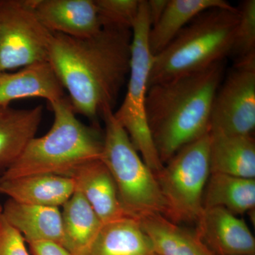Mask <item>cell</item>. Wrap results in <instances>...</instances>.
<instances>
[{"label":"cell","mask_w":255,"mask_h":255,"mask_svg":"<svg viewBox=\"0 0 255 255\" xmlns=\"http://www.w3.org/2000/svg\"><path fill=\"white\" fill-rule=\"evenodd\" d=\"M226 60L199 71L149 87L147 122L162 164L184 146L209 132L215 95L225 76Z\"/></svg>","instance_id":"obj_2"},{"label":"cell","mask_w":255,"mask_h":255,"mask_svg":"<svg viewBox=\"0 0 255 255\" xmlns=\"http://www.w3.org/2000/svg\"><path fill=\"white\" fill-rule=\"evenodd\" d=\"M1 212H2V206L0 204V215L1 214Z\"/></svg>","instance_id":"obj_28"},{"label":"cell","mask_w":255,"mask_h":255,"mask_svg":"<svg viewBox=\"0 0 255 255\" xmlns=\"http://www.w3.org/2000/svg\"><path fill=\"white\" fill-rule=\"evenodd\" d=\"M210 171L255 179V141L253 135L209 132Z\"/></svg>","instance_id":"obj_17"},{"label":"cell","mask_w":255,"mask_h":255,"mask_svg":"<svg viewBox=\"0 0 255 255\" xmlns=\"http://www.w3.org/2000/svg\"><path fill=\"white\" fill-rule=\"evenodd\" d=\"M238 21L236 7L213 8L197 15L168 46L154 55L149 87L226 60Z\"/></svg>","instance_id":"obj_4"},{"label":"cell","mask_w":255,"mask_h":255,"mask_svg":"<svg viewBox=\"0 0 255 255\" xmlns=\"http://www.w3.org/2000/svg\"><path fill=\"white\" fill-rule=\"evenodd\" d=\"M161 255H215L201 241L195 230L169 221L162 215L138 221Z\"/></svg>","instance_id":"obj_21"},{"label":"cell","mask_w":255,"mask_h":255,"mask_svg":"<svg viewBox=\"0 0 255 255\" xmlns=\"http://www.w3.org/2000/svg\"><path fill=\"white\" fill-rule=\"evenodd\" d=\"M235 7L226 0H168L158 21L150 26L148 45L152 55L164 49L197 15L213 8Z\"/></svg>","instance_id":"obj_19"},{"label":"cell","mask_w":255,"mask_h":255,"mask_svg":"<svg viewBox=\"0 0 255 255\" xmlns=\"http://www.w3.org/2000/svg\"><path fill=\"white\" fill-rule=\"evenodd\" d=\"M150 21L147 1L141 0L136 20L131 28L130 70L127 93L115 118L127 131L135 148L154 174L164 164L152 140L146 112V100L153 55L148 45Z\"/></svg>","instance_id":"obj_6"},{"label":"cell","mask_w":255,"mask_h":255,"mask_svg":"<svg viewBox=\"0 0 255 255\" xmlns=\"http://www.w3.org/2000/svg\"><path fill=\"white\" fill-rule=\"evenodd\" d=\"M24 238L0 215V255H30Z\"/></svg>","instance_id":"obj_25"},{"label":"cell","mask_w":255,"mask_h":255,"mask_svg":"<svg viewBox=\"0 0 255 255\" xmlns=\"http://www.w3.org/2000/svg\"><path fill=\"white\" fill-rule=\"evenodd\" d=\"M1 216L26 243L53 242L63 246L61 212L58 208L31 205L8 199Z\"/></svg>","instance_id":"obj_15"},{"label":"cell","mask_w":255,"mask_h":255,"mask_svg":"<svg viewBox=\"0 0 255 255\" xmlns=\"http://www.w3.org/2000/svg\"><path fill=\"white\" fill-rule=\"evenodd\" d=\"M52 35L38 18L34 0H0V70L48 62Z\"/></svg>","instance_id":"obj_8"},{"label":"cell","mask_w":255,"mask_h":255,"mask_svg":"<svg viewBox=\"0 0 255 255\" xmlns=\"http://www.w3.org/2000/svg\"><path fill=\"white\" fill-rule=\"evenodd\" d=\"M102 28L131 29L140 9L141 0H95Z\"/></svg>","instance_id":"obj_24"},{"label":"cell","mask_w":255,"mask_h":255,"mask_svg":"<svg viewBox=\"0 0 255 255\" xmlns=\"http://www.w3.org/2000/svg\"><path fill=\"white\" fill-rule=\"evenodd\" d=\"M63 207V246L73 255H88L103 223L78 191Z\"/></svg>","instance_id":"obj_18"},{"label":"cell","mask_w":255,"mask_h":255,"mask_svg":"<svg viewBox=\"0 0 255 255\" xmlns=\"http://www.w3.org/2000/svg\"><path fill=\"white\" fill-rule=\"evenodd\" d=\"M209 132L184 146L155 174L164 201L163 216L175 224L196 223L210 171Z\"/></svg>","instance_id":"obj_7"},{"label":"cell","mask_w":255,"mask_h":255,"mask_svg":"<svg viewBox=\"0 0 255 255\" xmlns=\"http://www.w3.org/2000/svg\"><path fill=\"white\" fill-rule=\"evenodd\" d=\"M67 177L73 179L75 190L87 199L103 224L131 219L124 211L113 177L102 159L84 162Z\"/></svg>","instance_id":"obj_11"},{"label":"cell","mask_w":255,"mask_h":255,"mask_svg":"<svg viewBox=\"0 0 255 255\" xmlns=\"http://www.w3.org/2000/svg\"><path fill=\"white\" fill-rule=\"evenodd\" d=\"M195 231L215 255H255V239L244 220L221 207L204 209Z\"/></svg>","instance_id":"obj_10"},{"label":"cell","mask_w":255,"mask_h":255,"mask_svg":"<svg viewBox=\"0 0 255 255\" xmlns=\"http://www.w3.org/2000/svg\"><path fill=\"white\" fill-rule=\"evenodd\" d=\"M114 112L107 111L102 117L105 130L101 159L113 177L124 211L137 221L153 215L163 216L164 201L155 174L132 145Z\"/></svg>","instance_id":"obj_5"},{"label":"cell","mask_w":255,"mask_h":255,"mask_svg":"<svg viewBox=\"0 0 255 255\" xmlns=\"http://www.w3.org/2000/svg\"><path fill=\"white\" fill-rule=\"evenodd\" d=\"M75 191L73 179L58 174H38L0 180V194L16 202L58 208Z\"/></svg>","instance_id":"obj_14"},{"label":"cell","mask_w":255,"mask_h":255,"mask_svg":"<svg viewBox=\"0 0 255 255\" xmlns=\"http://www.w3.org/2000/svg\"><path fill=\"white\" fill-rule=\"evenodd\" d=\"M202 204L204 209L223 208L236 216L254 211L255 179L211 173L204 189Z\"/></svg>","instance_id":"obj_22"},{"label":"cell","mask_w":255,"mask_h":255,"mask_svg":"<svg viewBox=\"0 0 255 255\" xmlns=\"http://www.w3.org/2000/svg\"><path fill=\"white\" fill-rule=\"evenodd\" d=\"M50 105L54 121L49 131L33 137L0 180L38 174L67 177L84 162L102 157L104 135L98 125L82 124L66 97Z\"/></svg>","instance_id":"obj_3"},{"label":"cell","mask_w":255,"mask_h":255,"mask_svg":"<svg viewBox=\"0 0 255 255\" xmlns=\"http://www.w3.org/2000/svg\"><path fill=\"white\" fill-rule=\"evenodd\" d=\"M255 128V58L233 64L215 95L209 132L253 135Z\"/></svg>","instance_id":"obj_9"},{"label":"cell","mask_w":255,"mask_h":255,"mask_svg":"<svg viewBox=\"0 0 255 255\" xmlns=\"http://www.w3.org/2000/svg\"><path fill=\"white\" fill-rule=\"evenodd\" d=\"M88 255H161L136 220L104 224Z\"/></svg>","instance_id":"obj_20"},{"label":"cell","mask_w":255,"mask_h":255,"mask_svg":"<svg viewBox=\"0 0 255 255\" xmlns=\"http://www.w3.org/2000/svg\"><path fill=\"white\" fill-rule=\"evenodd\" d=\"M64 90L49 62L32 64L17 71L0 70V106L31 97L51 104L65 97Z\"/></svg>","instance_id":"obj_13"},{"label":"cell","mask_w":255,"mask_h":255,"mask_svg":"<svg viewBox=\"0 0 255 255\" xmlns=\"http://www.w3.org/2000/svg\"><path fill=\"white\" fill-rule=\"evenodd\" d=\"M131 40V29L125 28L104 27L87 38L53 33L48 62L75 114L97 124L114 111L128 77Z\"/></svg>","instance_id":"obj_1"},{"label":"cell","mask_w":255,"mask_h":255,"mask_svg":"<svg viewBox=\"0 0 255 255\" xmlns=\"http://www.w3.org/2000/svg\"><path fill=\"white\" fill-rule=\"evenodd\" d=\"M168 0H149L147 1V12L151 26L158 21L162 16Z\"/></svg>","instance_id":"obj_27"},{"label":"cell","mask_w":255,"mask_h":255,"mask_svg":"<svg viewBox=\"0 0 255 255\" xmlns=\"http://www.w3.org/2000/svg\"><path fill=\"white\" fill-rule=\"evenodd\" d=\"M34 8L52 33L87 38L102 28L95 0H34Z\"/></svg>","instance_id":"obj_12"},{"label":"cell","mask_w":255,"mask_h":255,"mask_svg":"<svg viewBox=\"0 0 255 255\" xmlns=\"http://www.w3.org/2000/svg\"><path fill=\"white\" fill-rule=\"evenodd\" d=\"M43 114L41 105L31 109L0 106V173L16 162L36 137Z\"/></svg>","instance_id":"obj_16"},{"label":"cell","mask_w":255,"mask_h":255,"mask_svg":"<svg viewBox=\"0 0 255 255\" xmlns=\"http://www.w3.org/2000/svg\"><path fill=\"white\" fill-rule=\"evenodd\" d=\"M237 9L239 21L229 55L234 63L255 58V1L245 0Z\"/></svg>","instance_id":"obj_23"},{"label":"cell","mask_w":255,"mask_h":255,"mask_svg":"<svg viewBox=\"0 0 255 255\" xmlns=\"http://www.w3.org/2000/svg\"><path fill=\"white\" fill-rule=\"evenodd\" d=\"M28 245L33 255H73L63 246L53 242H31Z\"/></svg>","instance_id":"obj_26"}]
</instances>
